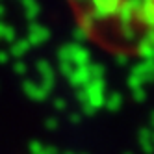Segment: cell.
Segmentation results:
<instances>
[{
  "instance_id": "1",
  "label": "cell",
  "mask_w": 154,
  "mask_h": 154,
  "mask_svg": "<svg viewBox=\"0 0 154 154\" xmlns=\"http://www.w3.org/2000/svg\"><path fill=\"white\" fill-rule=\"evenodd\" d=\"M84 34L100 48L134 54L154 41V0H67Z\"/></svg>"
}]
</instances>
